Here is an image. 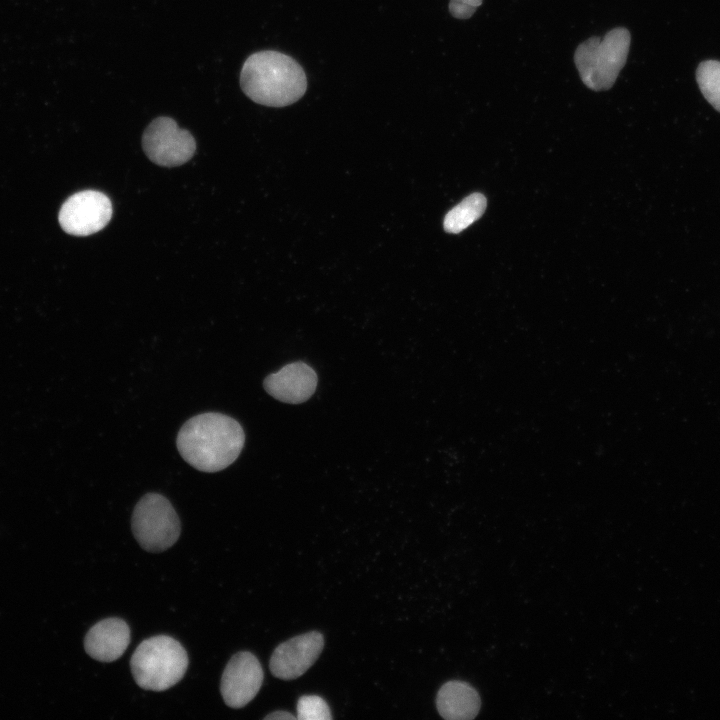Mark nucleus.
Returning <instances> with one entry per match:
<instances>
[{"mask_svg": "<svg viewBox=\"0 0 720 720\" xmlns=\"http://www.w3.org/2000/svg\"><path fill=\"white\" fill-rule=\"evenodd\" d=\"M696 80L704 98L720 112V61L701 62L696 70Z\"/></svg>", "mask_w": 720, "mask_h": 720, "instance_id": "4468645a", "label": "nucleus"}, {"mask_svg": "<svg viewBox=\"0 0 720 720\" xmlns=\"http://www.w3.org/2000/svg\"><path fill=\"white\" fill-rule=\"evenodd\" d=\"M112 216V204L102 192L85 190L70 196L59 212L62 229L74 236H87L103 229Z\"/></svg>", "mask_w": 720, "mask_h": 720, "instance_id": "0eeeda50", "label": "nucleus"}, {"mask_svg": "<svg viewBox=\"0 0 720 720\" xmlns=\"http://www.w3.org/2000/svg\"><path fill=\"white\" fill-rule=\"evenodd\" d=\"M630 42V32L616 27L603 38L593 36L579 44L574 62L582 82L593 91L610 89L625 66Z\"/></svg>", "mask_w": 720, "mask_h": 720, "instance_id": "20e7f679", "label": "nucleus"}, {"mask_svg": "<svg viewBox=\"0 0 720 720\" xmlns=\"http://www.w3.org/2000/svg\"><path fill=\"white\" fill-rule=\"evenodd\" d=\"M264 719H272V720H273V719H286V720H290V719H296V716H294L293 714H291L290 712H287V711H275V712H273V713H270V714L266 715V716L264 717Z\"/></svg>", "mask_w": 720, "mask_h": 720, "instance_id": "f3484780", "label": "nucleus"}, {"mask_svg": "<svg viewBox=\"0 0 720 720\" xmlns=\"http://www.w3.org/2000/svg\"><path fill=\"white\" fill-rule=\"evenodd\" d=\"M478 692L463 681H448L439 689L436 706L439 714L448 720L474 718L480 709Z\"/></svg>", "mask_w": 720, "mask_h": 720, "instance_id": "f8f14e48", "label": "nucleus"}, {"mask_svg": "<svg viewBox=\"0 0 720 720\" xmlns=\"http://www.w3.org/2000/svg\"><path fill=\"white\" fill-rule=\"evenodd\" d=\"M240 85L254 102L284 107L298 101L306 92L307 78L301 65L278 51L251 54L244 62Z\"/></svg>", "mask_w": 720, "mask_h": 720, "instance_id": "f03ea898", "label": "nucleus"}, {"mask_svg": "<svg viewBox=\"0 0 720 720\" xmlns=\"http://www.w3.org/2000/svg\"><path fill=\"white\" fill-rule=\"evenodd\" d=\"M487 206L481 193H473L453 207L444 218V229L449 233H459L478 220Z\"/></svg>", "mask_w": 720, "mask_h": 720, "instance_id": "ddd939ff", "label": "nucleus"}, {"mask_svg": "<svg viewBox=\"0 0 720 720\" xmlns=\"http://www.w3.org/2000/svg\"><path fill=\"white\" fill-rule=\"evenodd\" d=\"M130 642L128 624L120 618H106L90 628L84 639L86 653L101 662L122 656Z\"/></svg>", "mask_w": 720, "mask_h": 720, "instance_id": "9b49d317", "label": "nucleus"}, {"mask_svg": "<svg viewBox=\"0 0 720 720\" xmlns=\"http://www.w3.org/2000/svg\"><path fill=\"white\" fill-rule=\"evenodd\" d=\"M323 647L324 638L320 632L295 636L275 648L269 662L270 671L283 680L298 678L314 664Z\"/></svg>", "mask_w": 720, "mask_h": 720, "instance_id": "1a4fd4ad", "label": "nucleus"}, {"mask_svg": "<svg viewBox=\"0 0 720 720\" xmlns=\"http://www.w3.org/2000/svg\"><path fill=\"white\" fill-rule=\"evenodd\" d=\"M142 147L155 164L173 167L190 160L196 143L191 133L179 128L172 118L158 117L144 131Z\"/></svg>", "mask_w": 720, "mask_h": 720, "instance_id": "423d86ee", "label": "nucleus"}, {"mask_svg": "<svg viewBox=\"0 0 720 720\" xmlns=\"http://www.w3.org/2000/svg\"><path fill=\"white\" fill-rule=\"evenodd\" d=\"M263 670L254 654L241 651L228 661L221 678L220 691L226 705L242 708L258 693Z\"/></svg>", "mask_w": 720, "mask_h": 720, "instance_id": "6e6552de", "label": "nucleus"}, {"mask_svg": "<svg viewBox=\"0 0 720 720\" xmlns=\"http://www.w3.org/2000/svg\"><path fill=\"white\" fill-rule=\"evenodd\" d=\"M132 532L140 546L149 552H162L179 538V517L164 496L144 495L136 504L131 518Z\"/></svg>", "mask_w": 720, "mask_h": 720, "instance_id": "39448f33", "label": "nucleus"}, {"mask_svg": "<svg viewBox=\"0 0 720 720\" xmlns=\"http://www.w3.org/2000/svg\"><path fill=\"white\" fill-rule=\"evenodd\" d=\"M483 0H450L449 12L457 19L470 18Z\"/></svg>", "mask_w": 720, "mask_h": 720, "instance_id": "dca6fc26", "label": "nucleus"}, {"mask_svg": "<svg viewBox=\"0 0 720 720\" xmlns=\"http://www.w3.org/2000/svg\"><path fill=\"white\" fill-rule=\"evenodd\" d=\"M297 719L328 720L332 715L326 701L317 695H304L297 702Z\"/></svg>", "mask_w": 720, "mask_h": 720, "instance_id": "2eb2a0df", "label": "nucleus"}, {"mask_svg": "<svg viewBox=\"0 0 720 720\" xmlns=\"http://www.w3.org/2000/svg\"><path fill=\"white\" fill-rule=\"evenodd\" d=\"M245 443L238 421L217 412L187 420L180 428L176 445L182 458L202 472H218L232 464Z\"/></svg>", "mask_w": 720, "mask_h": 720, "instance_id": "f257e3e1", "label": "nucleus"}, {"mask_svg": "<svg viewBox=\"0 0 720 720\" xmlns=\"http://www.w3.org/2000/svg\"><path fill=\"white\" fill-rule=\"evenodd\" d=\"M188 667V655L174 638L157 635L142 641L130 659L137 685L145 690L164 691L177 684Z\"/></svg>", "mask_w": 720, "mask_h": 720, "instance_id": "7ed1b4c3", "label": "nucleus"}, {"mask_svg": "<svg viewBox=\"0 0 720 720\" xmlns=\"http://www.w3.org/2000/svg\"><path fill=\"white\" fill-rule=\"evenodd\" d=\"M317 381L316 372L306 363L298 361L268 375L263 386L275 399L289 404H299L313 395Z\"/></svg>", "mask_w": 720, "mask_h": 720, "instance_id": "9d476101", "label": "nucleus"}]
</instances>
